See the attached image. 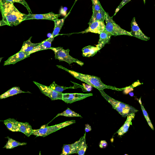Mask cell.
<instances>
[{
    "mask_svg": "<svg viewBox=\"0 0 155 155\" xmlns=\"http://www.w3.org/2000/svg\"><path fill=\"white\" fill-rule=\"evenodd\" d=\"M0 9L2 17L1 26H17L25 21L27 15L19 11L13 3L4 0H0Z\"/></svg>",
    "mask_w": 155,
    "mask_h": 155,
    "instance_id": "1",
    "label": "cell"
},
{
    "mask_svg": "<svg viewBox=\"0 0 155 155\" xmlns=\"http://www.w3.org/2000/svg\"><path fill=\"white\" fill-rule=\"evenodd\" d=\"M56 66L59 68L68 71L77 79L86 83L91 86L96 88L99 90H103L106 88L118 91L123 90V89H119L115 87L104 84L101 81L100 78L97 77L84 74L72 70H69L61 65H57Z\"/></svg>",
    "mask_w": 155,
    "mask_h": 155,
    "instance_id": "2",
    "label": "cell"
},
{
    "mask_svg": "<svg viewBox=\"0 0 155 155\" xmlns=\"http://www.w3.org/2000/svg\"><path fill=\"white\" fill-rule=\"evenodd\" d=\"M99 91L102 96L122 117H125L129 114L135 113L138 111L132 106L111 98L106 94L103 90H99Z\"/></svg>",
    "mask_w": 155,
    "mask_h": 155,
    "instance_id": "3",
    "label": "cell"
},
{
    "mask_svg": "<svg viewBox=\"0 0 155 155\" xmlns=\"http://www.w3.org/2000/svg\"><path fill=\"white\" fill-rule=\"evenodd\" d=\"M75 122V120H72L66 121L53 126H45V125H44L39 129L33 130L31 135H34L37 136L45 137L60 129L74 124Z\"/></svg>",
    "mask_w": 155,
    "mask_h": 155,
    "instance_id": "4",
    "label": "cell"
},
{
    "mask_svg": "<svg viewBox=\"0 0 155 155\" xmlns=\"http://www.w3.org/2000/svg\"><path fill=\"white\" fill-rule=\"evenodd\" d=\"M105 20L106 24L105 29L112 35L116 36L124 35L132 36L130 32L123 29L116 24L113 20L112 17H110L107 12L106 13Z\"/></svg>",
    "mask_w": 155,
    "mask_h": 155,
    "instance_id": "5",
    "label": "cell"
},
{
    "mask_svg": "<svg viewBox=\"0 0 155 155\" xmlns=\"http://www.w3.org/2000/svg\"><path fill=\"white\" fill-rule=\"evenodd\" d=\"M50 49L54 52L55 59H58L60 61H65L69 64L73 62H75L81 66L84 64L83 62L73 58L69 55L70 50L69 49L64 50L61 47H51Z\"/></svg>",
    "mask_w": 155,
    "mask_h": 155,
    "instance_id": "6",
    "label": "cell"
},
{
    "mask_svg": "<svg viewBox=\"0 0 155 155\" xmlns=\"http://www.w3.org/2000/svg\"><path fill=\"white\" fill-rule=\"evenodd\" d=\"M92 3L93 14L89 25L93 22L100 20L104 21L106 12L101 6L99 0H91Z\"/></svg>",
    "mask_w": 155,
    "mask_h": 155,
    "instance_id": "7",
    "label": "cell"
},
{
    "mask_svg": "<svg viewBox=\"0 0 155 155\" xmlns=\"http://www.w3.org/2000/svg\"><path fill=\"white\" fill-rule=\"evenodd\" d=\"M33 82L38 87L42 93L49 97L51 100L62 99V93L58 92L49 86L41 84L34 81Z\"/></svg>",
    "mask_w": 155,
    "mask_h": 155,
    "instance_id": "8",
    "label": "cell"
},
{
    "mask_svg": "<svg viewBox=\"0 0 155 155\" xmlns=\"http://www.w3.org/2000/svg\"><path fill=\"white\" fill-rule=\"evenodd\" d=\"M93 95L92 93H63L62 100L67 103L71 104Z\"/></svg>",
    "mask_w": 155,
    "mask_h": 155,
    "instance_id": "9",
    "label": "cell"
},
{
    "mask_svg": "<svg viewBox=\"0 0 155 155\" xmlns=\"http://www.w3.org/2000/svg\"><path fill=\"white\" fill-rule=\"evenodd\" d=\"M105 25L104 21L98 20L94 21L89 25L88 27L81 33L89 32L100 34L105 29Z\"/></svg>",
    "mask_w": 155,
    "mask_h": 155,
    "instance_id": "10",
    "label": "cell"
},
{
    "mask_svg": "<svg viewBox=\"0 0 155 155\" xmlns=\"http://www.w3.org/2000/svg\"><path fill=\"white\" fill-rule=\"evenodd\" d=\"M60 14H55L53 12L48 13L41 14H33L29 13L25 20L30 19H46L53 21L58 19L60 16Z\"/></svg>",
    "mask_w": 155,
    "mask_h": 155,
    "instance_id": "11",
    "label": "cell"
},
{
    "mask_svg": "<svg viewBox=\"0 0 155 155\" xmlns=\"http://www.w3.org/2000/svg\"><path fill=\"white\" fill-rule=\"evenodd\" d=\"M131 31L130 32L132 36L146 41L149 40L150 38L145 35L142 31L137 24L135 17H134L131 23Z\"/></svg>",
    "mask_w": 155,
    "mask_h": 155,
    "instance_id": "12",
    "label": "cell"
},
{
    "mask_svg": "<svg viewBox=\"0 0 155 155\" xmlns=\"http://www.w3.org/2000/svg\"><path fill=\"white\" fill-rule=\"evenodd\" d=\"M30 54L29 52L20 51L15 54L9 57L5 61L4 65L14 64L16 63L29 57Z\"/></svg>",
    "mask_w": 155,
    "mask_h": 155,
    "instance_id": "13",
    "label": "cell"
},
{
    "mask_svg": "<svg viewBox=\"0 0 155 155\" xmlns=\"http://www.w3.org/2000/svg\"><path fill=\"white\" fill-rule=\"evenodd\" d=\"M83 136L74 143L64 145L61 155H67L77 153L80 143Z\"/></svg>",
    "mask_w": 155,
    "mask_h": 155,
    "instance_id": "14",
    "label": "cell"
},
{
    "mask_svg": "<svg viewBox=\"0 0 155 155\" xmlns=\"http://www.w3.org/2000/svg\"><path fill=\"white\" fill-rule=\"evenodd\" d=\"M112 35L107 31L105 29L100 34V38L98 43L96 45L99 50L103 48L106 44L109 43Z\"/></svg>",
    "mask_w": 155,
    "mask_h": 155,
    "instance_id": "15",
    "label": "cell"
},
{
    "mask_svg": "<svg viewBox=\"0 0 155 155\" xmlns=\"http://www.w3.org/2000/svg\"><path fill=\"white\" fill-rule=\"evenodd\" d=\"M135 113L128 115L127 120L124 125L118 130L117 133L119 136H122L126 133L130 125H132L131 121L134 117Z\"/></svg>",
    "mask_w": 155,
    "mask_h": 155,
    "instance_id": "16",
    "label": "cell"
},
{
    "mask_svg": "<svg viewBox=\"0 0 155 155\" xmlns=\"http://www.w3.org/2000/svg\"><path fill=\"white\" fill-rule=\"evenodd\" d=\"M54 38L49 37L48 39L42 42L41 44L36 47L33 50L29 52L30 54L36 52L45 50L50 49L51 48V42Z\"/></svg>",
    "mask_w": 155,
    "mask_h": 155,
    "instance_id": "17",
    "label": "cell"
},
{
    "mask_svg": "<svg viewBox=\"0 0 155 155\" xmlns=\"http://www.w3.org/2000/svg\"><path fill=\"white\" fill-rule=\"evenodd\" d=\"M70 13V12L63 18L60 19H57L54 21V28L52 33L50 37V38H54L56 36L58 35L61 29L64 25L65 19Z\"/></svg>",
    "mask_w": 155,
    "mask_h": 155,
    "instance_id": "18",
    "label": "cell"
},
{
    "mask_svg": "<svg viewBox=\"0 0 155 155\" xmlns=\"http://www.w3.org/2000/svg\"><path fill=\"white\" fill-rule=\"evenodd\" d=\"M18 125L19 131L25 134L28 137H29L33 131L31 126L27 122L22 123L18 122Z\"/></svg>",
    "mask_w": 155,
    "mask_h": 155,
    "instance_id": "19",
    "label": "cell"
},
{
    "mask_svg": "<svg viewBox=\"0 0 155 155\" xmlns=\"http://www.w3.org/2000/svg\"><path fill=\"white\" fill-rule=\"evenodd\" d=\"M4 124L10 130L13 132L19 131L18 122L15 119L9 118L3 121Z\"/></svg>",
    "mask_w": 155,
    "mask_h": 155,
    "instance_id": "20",
    "label": "cell"
},
{
    "mask_svg": "<svg viewBox=\"0 0 155 155\" xmlns=\"http://www.w3.org/2000/svg\"><path fill=\"white\" fill-rule=\"evenodd\" d=\"M32 37L28 40L23 42L22 47L20 51H21L29 52L36 47L42 43H33L31 41Z\"/></svg>",
    "mask_w": 155,
    "mask_h": 155,
    "instance_id": "21",
    "label": "cell"
},
{
    "mask_svg": "<svg viewBox=\"0 0 155 155\" xmlns=\"http://www.w3.org/2000/svg\"><path fill=\"white\" fill-rule=\"evenodd\" d=\"M82 51L83 57H90L93 56L96 54L99 50L96 47L89 45L83 48Z\"/></svg>",
    "mask_w": 155,
    "mask_h": 155,
    "instance_id": "22",
    "label": "cell"
},
{
    "mask_svg": "<svg viewBox=\"0 0 155 155\" xmlns=\"http://www.w3.org/2000/svg\"><path fill=\"white\" fill-rule=\"evenodd\" d=\"M24 92H26L21 91L19 87H14L1 95L0 96V99H2L13 95Z\"/></svg>",
    "mask_w": 155,
    "mask_h": 155,
    "instance_id": "23",
    "label": "cell"
},
{
    "mask_svg": "<svg viewBox=\"0 0 155 155\" xmlns=\"http://www.w3.org/2000/svg\"><path fill=\"white\" fill-rule=\"evenodd\" d=\"M8 140L4 148L7 149H11L19 146L25 145L27 143L25 142L21 143L7 137Z\"/></svg>",
    "mask_w": 155,
    "mask_h": 155,
    "instance_id": "24",
    "label": "cell"
},
{
    "mask_svg": "<svg viewBox=\"0 0 155 155\" xmlns=\"http://www.w3.org/2000/svg\"><path fill=\"white\" fill-rule=\"evenodd\" d=\"M86 134L85 132L78 147L77 153L79 155H84L87 148V146L86 143Z\"/></svg>",
    "mask_w": 155,
    "mask_h": 155,
    "instance_id": "25",
    "label": "cell"
},
{
    "mask_svg": "<svg viewBox=\"0 0 155 155\" xmlns=\"http://www.w3.org/2000/svg\"><path fill=\"white\" fill-rule=\"evenodd\" d=\"M59 116L67 117H82L79 114L76 113L68 108L66 110L63 112L58 114L56 117Z\"/></svg>",
    "mask_w": 155,
    "mask_h": 155,
    "instance_id": "26",
    "label": "cell"
},
{
    "mask_svg": "<svg viewBox=\"0 0 155 155\" xmlns=\"http://www.w3.org/2000/svg\"><path fill=\"white\" fill-rule=\"evenodd\" d=\"M141 98L140 97V98L138 100L139 102L140 105V106L141 108V109L142 110L143 113V114L144 115V116L146 119L147 122L149 124V126H150V127H151V128L152 129V130H154V128L153 127V125L152 124L151 122V120H150L148 114L147 113V112L146 110L144 108L142 104L141 100Z\"/></svg>",
    "mask_w": 155,
    "mask_h": 155,
    "instance_id": "27",
    "label": "cell"
},
{
    "mask_svg": "<svg viewBox=\"0 0 155 155\" xmlns=\"http://www.w3.org/2000/svg\"><path fill=\"white\" fill-rule=\"evenodd\" d=\"M50 87L52 89L54 90L59 92L62 93V92L64 90L69 88H74L73 87H66L63 86H60L57 85L55 83L54 81L50 85Z\"/></svg>",
    "mask_w": 155,
    "mask_h": 155,
    "instance_id": "28",
    "label": "cell"
},
{
    "mask_svg": "<svg viewBox=\"0 0 155 155\" xmlns=\"http://www.w3.org/2000/svg\"><path fill=\"white\" fill-rule=\"evenodd\" d=\"M7 1H8L10 2H11L12 3H14V2H17L20 3L23 5L25 7H26L29 13H31V9L30 8V7L26 2L25 0H4Z\"/></svg>",
    "mask_w": 155,
    "mask_h": 155,
    "instance_id": "29",
    "label": "cell"
},
{
    "mask_svg": "<svg viewBox=\"0 0 155 155\" xmlns=\"http://www.w3.org/2000/svg\"><path fill=\"white\" fill-rule=\"evenodd\" d=\"M131 0H123L120 4V5L117 7L115 11V13L114 16L115 15L119 10L125 4L130 2Z\"/></svg>",
    "mask_w": 155,
    "mask_h": 155,
    "instance_id": "30",
    "label": "cell"
},
{
    "mask_svg": "<svg viewBox=\"0 0 155 155\" xmlns=\"http://www.w3.org/2000/svg\"><path fill=\"white\" fill-rule=\"evenodd\" d=\"M107 145V143L105 140H101V141L99 144L100 148H105Z\"/></svg>",
    "mask_w": 155,
    "mask_h": 155,
    "instance_id": "31",
    "label": "cell"
},
{
    "mask_svg": "<svg viewBox=\"0 0 155 155\" xmlns=\"http://www.w3.org/2000/svg\"><path fill=\"white\" fill-rule=\"evenodd\" d=\"M91 130V128L90 125L87 124L85 125V132H88Z\"/></svg>",
    "mask_w": 155,
    "mask_h": 155,
    "instance_id": "32",
    "label": "cell"
},
{
    "mask_svg": "<svg viewBox=\"0 0 155 155\" xmlns=\"http://www.w3.org/2000/svg\"><path fill=\"white\" fill-rule=\"evenodd\" d=\"M129 94L131 96H132L134 95V93L132 92L130 93H129Z\"/></svg>",
    "mask_w": 155,
    "mask_h": 155,
    "instance_id": "33",
    "label": "cell"
},
{
    "mask_svg": "<svg viewBox=\"0 0 155 155\" xmlns=\"http://www.w3.org/2000/svg\"><path fill=\"white\" fill-rule=\"evenodd\" d=\"M143 1L144 2V4H145V0H143Z\"/></svg>",
    "mask_w": 155,
    "mask_h": 155,
    "instance_id": "34",
    "label": "cell"
},
{
    "mask_svg": "<svg viewBox=\"0 0 155 155\" xmlns=\"http://www.w3.org/2000/svg\"></svg>",
    "mask_w": 155,
    "mask_h": 155,
    "instance_id": "35",
    "label": "cell"
},
{
    "mask_svg": "<svg viewBox=\"0 0 155 155\" xmlns=\"http://www.w3.org/2000/svg\"></svg>",
    "mask_w": 155,
    "mask_h": 155,
    "instance_id": "36",
    "label": "cell"
}]
</instances>
